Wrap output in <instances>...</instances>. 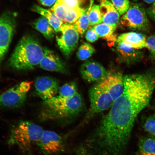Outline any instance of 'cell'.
Masks as SVG:
<instances>
[{"instance_id":"obj_24","label":"cell","mask_w":155,"mask_h":155,"mask_svg":"<svg viewBox=\"0 0 155 155\" xmlns=\"http://www.w3.org/2000/svg\"><path fill=\"white\" fill-rule=\"evenodd\" d=\"M95 51V50L91 45L84 42L79 47L78 50L77 57L81 61H86L91 57Z\"/></svg>"},{"instance_id":"obj_31","label":"cell","mask_w":155,"mask_h":155,"mask_svg":"<svg viewBox=\"0 0 155 155\" xmlns=\"http://www.w3.org/2000/svg\"><path fill=\"white\" fill-rule=\"evenodd\" d=\"M86 40L88 41L93 42L96 41L99 38L97 34L93 28H91L87 31L85 35Z\"/></svg>"},{"instance_id":"obj_12","label":"cell","mask_w":155,"mask_h":155,"mask_svg":"<svg viewBox=\"0 0 155 155\" xmlns=\"http://www.w3.org/2000/svg\"><path fill=\"white\" fill-rule=\"evenodd\" d=\"M81 76L86 82L98 83L107 76L109 71L97 62L88 60L81 66Z\"/></svg>"},{"instance_id":"obj_27","label":"cell","mask_w":155,"mask_h":155,"mask_svg":"<svg viewBox=\"0 0 155 155\" xmlns=\"http://www.w3.org/2000/svg\"><path fill=\"white\" fill-rule=\"evenodd\" d=\"M142 125L145 131L155 137V114L150 115L145 118Z\"/></svg>"},{"instance_id":"obj_22","label":"cell","mask_w":155,"mask_h":155,"mask_svg":"<svg viewBox=\"0 0 155 155\" xmlns=\"http://www.w3.org/2000/svg\"><path fill=\"white\" fill-rule=\"evenodd\" d=\"M138 147L137 155H155V137L152 136L140 137Z\"/></svg>"},{"instance_id":"obj_2","label":"cell","mask_w":155,"mask_h":155,"mask_svg":"<svg viewBox=\"0 0 155 155\" xmlns=\"http://www.w3.org/2000/svg\"><path fill=\"white\" fill-rule=\"evenodd\" d=\"M84 105L79 93L70 97L57 96L42 102L41 119L48 120L72 117L83 111Z\"/></svg>"},{"instance_id":"obj_15","label":"cell","mask_w":155,"mask_h":155,"mask_svg":"<svg viewBox=\"0 0 155 155\" xmlns=\"http://www.w3.org/2000/svg\"><path fill=\"white\" fill-rule=\"evenodd\" d=\"M115 51L119 61L127 65L139 62L144 57L143 52L121 43L116 42Z\"/></svg>"},{"instance_id":"obj_21","label":"cell","mask_w":155,"mask_h":155,"mask_svg":"<svg viewBox=\"0 0 155 155\" xmlns=\"http://www.w3.org/2000/svg\"><path fill=\"white\" fill-rule=\"evenodd\" d=\"M32 26L47 39L51 40L53 38L55 31L45 17H40L32 23Z\"/></svg>"},{"instance_id":"obj_1","label":"cell","mask_w":155,"mask_h":155,"mask_svg":"<svg viewBox=\"0 0 155 155\" xmlns=\"http://www.w3.org/2000/svg\"><path fill=\"white\" fill-rule=\"evenodd\" d=\"M124 82L123 94L85 139L92 155H124L137 116L150 104L155 89V69L126 75Z\"/></svg>"},{"instance_id":"obj_8","label":"cell","mask_w":155,"mask_h":155,"mask_svg":"<svg viewBox=\"0 0 155 155\" xmlns=\"http://www.w3.org/2000/svg\"><path fill=\"white\" fill-rule=\"evenodd\" d=\"M57 37L58 46L66 57L69 58L77 48L79 40V33L73 25L63 24Z\"/></svg>"},{"instance_id":"obj_23","label":"cell","mask_w":155,"mask_h":155,"mask_svg":"<svg viewBox=\"0 0 155 155\" xmlns=\"http://www.w3.org/2000/svg\"><path fill=\"white\" fill-rule=\"evenodd\" d=\"M93 3L94 0H90L88 8L87 9L84 14L79 18L77 22L73 24L78 32L81 35L84 34L90 26L89 15L92 8Z\"/></svg>"},{"instance_id":"obj_26","label":"cell","mask_w":155,"mask_h":155,"mask_svg":"<svg viewBox=\"0 0 155 155\" xmlns=\"http://www.w3.org/2000/svg\"><path fill=\"white\" fill-rule=\"evenodd\" d=\"M89 18L90 26L102 23V21L100 5H93L89 13Z\"/></svg>"},{"instance_id":"obj_10","label":"cell","mask_w":155,"mask_h":155,"mask_svg":"<svg viewBox=\"0 0 155 155\" xmlns=\"http://www.w3.org/2000/svg\"><path fill=\"white\" fill-rule=\"evenodd\" d=\"M44 153L54 155L64 150L63 137L55 132L44 130L41 139L36 144Z\"/></svg>"},{"instance_id":"obj_33","label":"cell","mask_w":155,"mask_h":155,"mask_svg":"<svg viewBox=\"0 0 155 155\" xmlns=\"http://www.w3.org/2000/svg\"><path fill=\"white\" fill-rule=\"evenodd\" d=\"M38 1L43 5L50 7L53 5L57 0H38Z\"/></svg>"},{"instance_id":"obj_28","label":"cell","mask_w":155,"mask_h":155,"mask_svg":"<svg viewBox=\"0 0 155 155\" xmlns=\"http://www.w3.org/2000/svg\"><path fill=\"white\" fill-rule=\"evenodd\" d=\"M118 12L121 15L124 14L130 7L129 0H110Z\"/></svg>"},{"instance_id":"obj_25","label":"cell","mask_w":155,"mask_h":155,"mask_svg":"<svg viewBox=\"0 0 155 155\" xmlns=\"http://www.w3.org/2000/svg\"><path fill=\"white\" fill-rule=\"evenodd\" d=\"M78 93L76 83L71 82L65 83L59 88L58 95L62 97H70Z\"/></svg>"},{"instance_id":"obj_6","label":"cell","mask_w":155,"mask_h":155,"mask_svg":"<svg viewBox=\"0 0 155 155\" xmlns=\"http://www.w3.org/2000/svg\"><path fill=\"white\" fill-rule=\"evenodd\" d=\"M33 82L25 81L11 87L0 95V106L3 107L17 108L26 101Z\"/></svg>"},{"instance_id":"obj_7","label":"cell","mask_w":155,"mask_h":155,"mask_svg":"<svg viewBox=\"0 0 155 155\" xmlns=\"http://www.w3.org/2000/svg\"><path fill=\"white\" fill-rule=\"evenodd\" d=\"M89 96L90 102L89 117L111 108L114 101L109 93L97 84L91 87Z\"/></svg>"},{"instance_id":"obj_13","label":"cell","mask_w":155,"mask_h":155,"mask_svg":"<svg viewBox=\"0 0 155 155\" xmlns=\"http://www.w3.org/2000/svg\"><path fill=\"white\" fill-rule=\"evenodd\" d=\"M111 95L114 101L120 96L124 90V76L120 72H109L106 78L97 83Z\"/></svg>"},{"instance_id":"obj_5","label":"cell","mask_w":155,"mask_h":155,"mask_svg":"<svg viewBox=\"0 0 155 155\" xmlns=\"http://www.w3.org/2000/svg\"><path fill=\"white\" fill-rule=\"evenodd\" d=\"M147 15L142 5L134 3L122 17L120 23L122 26L130 30L148 32L150 30V25Z\"/></svg>"},{"instance_id":"obj_14","label":"cell","mask_w":155,"mask_h":155,"mask_svg":"<svg viewBox=\"0 0 155 155\" xmlns=\"http://www.w3.org/2000/svg\"><path fill=\"white\" fill-rule=\"evenodd\" d=\"M44 50L43 57L39 64L42 69L63 74L68 73L65 64L57 53L46 48Z\"/></svg>"},{"instance_id":"obj_19","label":"cell","mask_w":155,"mask_h":155,"mask_svg":"<svg viewBox=\"0 0 155 155\" xmlns=\"http://www.w3.org/2000/svg\"><path fill=\"white\" fill-rule=\"evenodd\" d=\"M99 38L105 40L108 43L114 44L117 40L116 35L114 33L116 27L101 23L94 25L93 27Z\"/></svg>"},{"instance_id":"obj_34","label":"cell","mask_w":155,"mask_h":155,"mask_svg":"<svg viewBox=\"0 0 155 155\" xmlns=\"http://www.w3.org/2000/svg\"><path fill=\"white\" fill-rule=\"evenodd\" d=\"M133 1L134 2H137V1H138V0H133ZM143 1L145 2L150 4L153 3L155 0H143Z\"/></svg>"},{"instance_id":"obj_3","label":"cell","mask_w":155,"mask_h":155,"mask_svg":"<svg viewBox=\"0 0 155 155\" xmlns=\"http://www.w3.org/2000/svg\"><path fill=\"white\" fill-rule=\"evenodd\" d=\"M44 53V48L32 36L26 35L21 39L9 60L13 69L29 70L39 64Z\"/></svg>"},{"instance_id":"obj_9","label":"cell","mask_w":155,"mask_h":155,"mask_svg":"<svg viewBox=\"0 0 155 155\" xmlns=\"http://www.w3.org/2000/svg\"><path fill=\"white\" fill-rule=\"evenodd\" d=\"M14 15L5 12L0 16V64L8 49L16 23Z\"/></svg>"},{"instance_id":"obj_4","label":"cell","mask_w":155,"mask_h":155,"mask_svg":"<svg viewBox=\"0 0 155 155\" xmlns=\"http://www.w3.org/2000/svg\"><path fill=\"white\" fill-rule=\"evenodd\" d=\"M41 126L32 122L19 123L12 130L8 140L9 144L25 152H29L34 144H37L44 131Z\"/></svg>"},{"instance_id":"obj_16","label":"cell","mask_w":155,"mask_h":155,"mask_svg":"<svg viewBox=\"0 0 155 155\" xmlns=\"http://www.w3.org/2000/svg\"><path fill=\"white\" fill-rule=\"evenodd\" d=\"M87 9L71 8L56 2L51 10L61 19L68 24H74L84 14Z\"/></svg>"},{"instance_id":"obj_17","label":"cell","mask_w":155,"mask_h":155,"mask_svg":"<svg viewBox=\"0 0 155 155\" xmlns=\"http://www.w3.org/2000/svg\"><path fill=\"white\" fill-rule=\"evenodd\" d=\"M100 9L102 22L104 24L116 27L119 24V13L111 2L100 0Z\"/></svg>"},{"instance_id":"obj_29","label":"cell","mask_w":155,"mask_h":155,"mask_svg":"<svg viewBox=\"0 0 155 155\" xmlns=\"http://www.w3.org/2000/svg\"><path fill=\"white\" fill-rule=\"evenodd\" d=\"M87 0H57L56 2L71 8H83V5Z\"/></svg>"},{"instance_id":"obj_32","label":"cell","mask_w":155,"mask_h":155,"mask_svg":"<svg viewBox=\"0 0 155 155\" xmlns=\"http://www.w3.org/2000/svg\"><path fill=\"white\" fill-rule=\"evenodd\" d=\"M147 15L155 22V1L151 6L147 9Z\"/></svg>"},{"instance_id":"obj_30","label":"cell","mask_w":155,"mask_h":155,"mask_svg":"<svg viewBox=\"0 0 155 155\" xmlns=\"http://www.w3.org/2000/svg\"><path fill=\"white\" fill-rule=\"evenodd\" d=\"M146 48H148L152 61L155 62V33L147 38Z\"/></svg>"},{"instance_id":"obj_18","label":"cell","mask_w":155,"mask_h":155,"mask_svg":"<svg viewBox=\"0 0 155 155\" xmlns=\"http://www.w3.org/2000/svg\"><path fill=\"white\" fill-rule=\"evenodd\" d=\"M147 38L146 36L140 33L129 32L120 35L116 42L121 43L129 47L140 50L146 48Z\"/></svg>"},{"instance_id":"obj_20","label":"cell","mask_w":155,"mask_h":155,"mask_svg":"<svg viewBox=\"0 0 155 155\" xmlns=\"http://www.w3.org/2000/svg\"><path fill=\"white\" fill-rule=\"evenodd\" d=\"M32 10L45 17L56 32L60 31L62 26L63 25V22L53 12L36 5L32 8Z\"/></svg>"},{"instance_id":"obj_35","label":"cell","mask_w":155,"mask_h":155,"mask_svg":"<svg viewBox=\"0 0 155 155\" xmlns=\"http://www.w3.org/2000/svg\"><path fill=\"white\" fill-rule=\"evenodd\" d=\"M154 101H155V99Z\"/></svg>"},{"instance_id":"obj_11","label":"cell","mask_w":155,"mask_h":155,"mask_svg":"<svg viewBox=\"0 0 155 155\" xmlns=\"http://www.w3.org/2000/svg\"><path fill=\"white\" fill-rule=\"evenodd\" d=\"M35 93L44 101L57 96L59 89L57 80L51 77L41 76L37 78L35 83Z\"/></svg>"}]
</instances>
